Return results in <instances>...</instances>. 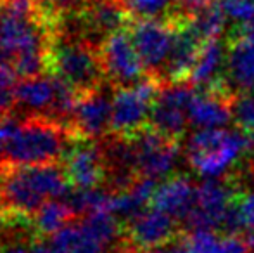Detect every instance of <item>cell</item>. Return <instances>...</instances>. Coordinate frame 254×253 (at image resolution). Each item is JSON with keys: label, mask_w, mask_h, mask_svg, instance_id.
Listing matches in <instances>:
<instances>
[{"label": "cell", "mask_w": 254, "mask_h": 253, "mask_svg": "<svg viewBox=\"0 0 254 253\" xmlns=\"http://www.w3.org/2000/svg\"><path fill=\"white\" fill-rule=\"evenodd\" d=\"M51 240L56 243L61 253H109L106 247H102L99 241H95L80 222H71L59 233L51 236Z\"/></svg>", "instance_id": "cell-23"}, {"label": "cell", "mask_w": 254, "mask_h": 253, "mask_svg": "<svg viewBox=\"0 0 254 253\" xmlns=\"http://www.w3.org/2000/svg\"><path fill=\"white\" fill-rule=\"evenodd\" d=\"M173 17L177 21V33L163 71V80L164 84H187L206 42H202L201 37L190 28L187 16L173 14Z\"/></svg>", "instance_id": "cell-14"}, {"label": "cell", "mask_w": 254, "mask_h": 253, "mask_svg": "<svg viewBox=\"0 0 254 253\" xmlns=\"http://www.w3.org/2000/svg\"><path fill=\"white\" fill-rule=\"evenodd\" d=\"M223 0H175V5H178V9L182 10L180 14L184 16H192V14L199 12L202 9H207V7L218 5Z\"/></svg>", "instance_id": "cell-31"}, {"label": "cell", "mask_w": 254, "mask_h": 253, "mask_svg": "<svg viewBox=\"0 0 254 253\" xmlns=\"http://www.w3.org/2000/svg\"><path fill=\"white\" fill-rule=\"evenodd\" d=\"M69 139H74V135L67 127L45 116H28L0 149V170L63 162Z\"/></svg>", "instance_id": "cell-2"}, {"label": "cell", "mask_w": 254, "mask_h": 253, "mask_svg": "<svg viewBox=\"0 0 254 253\" xmlns=\"http://www.w3.org/2000/svg\"><path fill=\"white\" fill-rule=\"evenodd\" d=\"M170 253H190L185 247H180V248H173V250H170Z\"/></svg>", "instance_id": "cell-35"}, {"label": "cell", "mask_w": 254, "mask_h": 253, "mask_svg": "<svg viewBox=\"0 0 254 253\" xmlns=\"http://www.w3.org/2000/svg\"><path fill=\"white\" fill-rule=\"evenodd\" d=\"M189 24L195 33L201 37L202 42L218 40L223 35L225 28H227V16H225L221 5H213L202 9L199 12L187 16Z\"/></svg>", "instance_id": "cell-24"}, {"label": "cell", "mask_w": 254, "mask_h": 253, "mask_svg": "<svg viewBox=\"0 0 254 253\" xmlns=\"http://www.w3.org/2000/svg\"><path fill=\"white\" fill-rule=\"evenodd\" d=\"M63 163L74 189H95L106 182V165L99 141L71 139Z\"/></svg>", "instance_id": "cell-12"}, {"label": "cell", "mask_w": 254, "mask_h": 253, "mask_svg": "<svg viewBox=\"0 0 254 253\" xmlns=\"http://www.w3.org/2000/svg\"><path fill=\"white\" fill-rule=\"evenodd\" d=\"M0 253H30V250H28L23 243H10L5 250L0 252Z\"/></svg>", "instance_id": "cell-34"}, {"label": "cell", "mask_w": 254, "mask_h": 253, "mask_svg": "<svg viewBox=\"0 0 254 253\" xmlns=\"http://www.w3.org/2000/svg\"><path fill=\"white\" fill-rule=\"evenodd\" d=\"M30 253H61L51 238H37L31 241Z\"/></svg>", "instance_id": "cell-32"}, {"label": "cell", "mask_w": 254, "mask_h": 253, "mask_svg": "<svg viewBox=\"0 0 254 253\" xmlns=\"http://www.w3.org/2000/svg\"><path fill=\"white\" fill-rule=\"evenodd\" d=\"M69 191V179L57 163L0 170V210L10 217L33 219L45 203Z\"/></svg>", "instance_id": "cell-1"}, {"label": "cell", "mask_w": 254, "mask_h": 253, "mask_svg": "<svg viewBox=\"0 0 254 253\" xmlns=\"http://www.w3.org/2000/svg\"><path fill=\"white\" fill-rule=\"evenodd\" d=\"M227 58L228 42L220 38L206 42L189 82L199 88H213L227 84Z\"/></svg>", "instance_id": "cell-17"}, {"label": "cell", "mask_w": 254, "mask_h": 253, "mask_svg": "<svg viewBox=\"0 0 254 253\" xmlns=\"http://www.w3.org/2000/svg\"><path fill=\"white\" fill-rule=\"evenodd\" d=\"M239 182L235 180L209 179L195 191V201L185 219L190 231H218L223 227L228 208L239 194Z\"/></svg>", "instance_id": "cell-8"}, {"label": "cell", "mask_w": 254, "mask_h": 253, "mask_svg": "<svg viewBox=\"0 0 254 253\" xmlns=\"http://www.w3.org/2000/svg\"><path fill=\"white\" fill-rule=\"evenodd\" d=\"M56 77L40 75V77L24 78L16 87V109L28 113V116H45L49 118L56 101Z\"/></svg>", "instance_id": "cell-16"}, {"label": "cell", "mask_w": 254, "mask_h": 253, "mask_svg": "<svg viewBox=\"0 0 254 253\" xmlns=\"http://www.w3.org/2000/svg\"><path fill=\"white\" fill-rule=\"evenodd\" d=\"M49 71L76 90L78 95L101 88L106 82L99 51L85 37L56 31L49 54Z\"/></svg>", "instance_id": "cell-3"}, {"label": "cell", "mask_w": 254, "mask_h": 253, "mask_svg": "<svg viewBox=\"0 0 254 253\" xmlns=\"http://www.w3.org/2000/svg\"><path fill=\"white\" fill-rule=\"evenodd\" d=\"M130 139L133 142L138 177L157 180L170 175L180 153L178 141L164 137L151 125Z\"/></svg>", "instance_id": "cell-10"}, {"label": "cell", "mask_w": 254, "mask_h": 253, "mask_svg": "<svg viewBox=\"0 0 254 253\" xmlns=\"http://www.w3.org/2000/svg\"><path fill=\"white\" fill-rule=\"evenodd\" d=\"M164 82L149 73L133 87L116 88L113 94L111 132L120 137H135L151 123L152 106Z\"/></svg>", "instance_id": "cell-5"}, {"label": "cell", "mask_w": 254, "mask_h": 253, "mask_svg": "<svg viewBox=\"0 0 254 253\" xmlns=\"http://www.w3.org/2000/svg\"><path fill=\"white\" fill-rule=\"evenodd\" d=\"M154 192H156V180L138 177L128 189L116 192L111 198V213L118 219L131 220L135 215L144 212L149 201H152Z\"/></svg>", "instance_id": "cell-21"}, {"label": "cell", "mask_w": 254, "mask_h": 253, "mask_svg": "<svg viewBox=\"0 0 254 253\" xmlns=\"http://www.w3.org/2000/svg\"><path fill=\"white\" fill-rule=\"evenodd\" d=\"M251 153L248 132L202 128L187 144V160L202 177L216 179Z\"/></svg>", "instance_id": "cell-4"}, {"label": "cell", "mask_w": 254, "mask_h": 253, "mask_svg": "<svg viewBox=\"0 0 254 253\" xmlns=\"http://www.w3.org/2000/svg\"><path fill=\"white\" fill-rule=\"evenodd\" d=\"M49 16L61 19L64 14L80 10L88 0H35Z\"/></svg>", "instance_id": "cell-30"}, {"label": "cell", "mask_w": 254, "mask_h": 253, "mask_svg": "<svg viewBox=\"0 0 254 253\" xmlns=\"http://www.w3.org/2000/svg\"><path fill=\"white\" fill-rule=\"evenodd\" d=\"M17 75L10 66H0V120L16 109Z\"/></svg>", "instance_id": "cell-27"}, {"label": "cell", "mask_w": 254, "mask_h": 253, "mask_svg": "<svg viewBox=\"0 0 254 253\" xmlns=\"http://www.w3.org/2000/svg\"><path fill=\"white\" fill-rule=\"evenodd\" d=\"M113 99L107 97L101 87L78 97L76 108L71 120V130L74 137L87 141H102L111 130Z\"/></svg>", "instance_id": "cell-13"}, {"label": "cell", "mask_w": 254, "mask_h": 253, "mask_svg": "<svg viewBox=\"0 0 254 253\" xmlns=\"http://www.w3.org/2000/svg\"><path fill=\"white\" fill-rule=\"evenodd\" d=\"M232 120L241 130H254V90L237 92L232 102Z\"/></svg>", "instance_id": "cell-26"}, {"label": "cell", "mask_w": 254, "mask_h": 253, "mask_svg": "<svg viewBox=\"0 0 254 253\" xmlns=\"http://www.w3.org/2000/svg\"><path fill=\"white\" fill-rule=\"evenodd\" d=\"M99 58L104 77L116 88L133 87L149 75L128 28L114 31L104 38L99 45Z\"/></svg>", "instance_id": "cell-6"}, {"label": "cell", "mask_w": 254, "mask_h": 253, "mask_svg": "<svg viewBox=\"0 0 254 253\" xmlns=\"http://www.w3.org/2000/svg\"><path fill=\"white\" fill-rule=\"evenodd\" d=\"M184 247L190 253H251L253 243L242 234H221L214 231H192L185 236Z\"/></svg>", "instance_id": "cell-20"}, {"label": "cell", "mask_w": 254, "mask_h": 253, "mask_svg": "<svg viewBox=\"0 0 254 253\" xmlns=\"http://www.w3.org/2000/svg\"><path fill=\"white\" fill-rule=\"evenodd\" d=\"M194 94L195 90L190 85L164 84L154 101L149 125L164 137L180 141L187 123H190L189 106Z\"/></svg>", "instance_id": "cell-9"}, {"label": "cell", "mask_w": 254, "mask_h": 253, "mask_svg": "<svg viewBox=\"0 0 254 253\" xmlns=\"http://www.w3.org/2000/svg\"><path fill=\"white\" fill-rule=\"evenodd\" d=\"M125 7L128 9L131 17L138 19H161L163 16L170 14L173 16L171 7L175 0H123Z\"/></svg>", "instance_id": "cell-25"}, {"label": "cell", "mask_w": 254, "mask_h": 253, "mask_svg": "<svg viewBox=\"0 0 254 253\" xmlns=\"http://www.w3.org/2000/svg\"><path fill=\"white\" fill-rule=\"evenodd\" d=\"M175 219L157 208H145L125 226V245L130 253L159 250L177 238Z\"/></svg>", "instance_id": "cell-11"}, {"label": "cell", "mask_w": 254, "mask_h": 253, "mask_svg": "<svg viewBox=\"0 0 254 253\" xmlns=\"http://www.w3.org/2000/svg\"><path fill=\"white\" fill-rule=\"evenodd\" d=\"M195 191L197 187L192 186V182L184 175H175L171 179L164 180L159 187H156L152 198V206L171 219L185 220L190 213L195 201Z\"/></svg>", "instance_id": "cell-18"}, {"label": "cell", "mask_w": 254, "mask_h": 253, "mask_svg": "<svg viewBox=\"0 0 254 253\" xmlns=\"http://www.w3.org/2000/svg\"><path fill=\"white\" fill-rule=\"evenodd\" d=\"M235 92L223 84L213 88H199L189 106L190 123L202 128H221L232 120V102Z\"/></svg>", "instance_id": "cell-15"}, {"label": "cell", "mask_w": 254, "mask_h": 253, "mask_svg": "<svg viewBox=\"0 0 254 253\" xmlns=\"http://www.w3.org/2000/svg\"><path fill=\"white\" fill-rule=\"evenodd\" d=\"M227 84L232 90H254V44L235 35L228 42Z\"/></svg>", "instance_id": "cell-19"}, {"label": "cell", "mask_w": 254, "mask_h": 253, "mask_svg": "<svg viewBox=\"0 0 254 253\" xmlns=\"http://www.w3.org/2000/svg\"><path fill=\"white\" fill-rule=\"evenodd\" d=\"M147 253H170V252H166V250H152V252H147Z\"/></svg>", "instance_id": "cell-36"}, {"label": "cell", "mask_w": 254, "mask_h": 253, "mask_svg": "<svg viewBox=\"0 0 254 253\" xmlns=\"http://www.w3.org/2000/svg\"><path fill=\"white\" fill-rule=\"evenodd\" d=\"M74 220L76 215L64 199H51L33 215L31 226L40 238H51Z\"/></svg>", "instance_id": "cell-22"}, {"label": "cell", "mask_w": 254, "mask_h": 253, "mask_svg": "<svg viewBox=\"0 0 254 253\" xmlns=\"http://www.w3.org/2000/svg\"><path fill=\"white\" fill-rule=\"evenodd\" d=\"M221 9L237 30L254 23V0H223Z\"/></svg>", "instance_id": "cell-28"}, {"label": "cell", "mask_w": 254, "mask_h": 253, "mask_svg": "<svg viewBox=\"0 0 254 253\" xmlns=\"http://www.w3.org/2000/svg\"><path fill=\"white\" fill-rule=\"evenodd\" d=\"M10 226V219L9 215H7L5 212H2L0 210V238H3L7 234V229H9Z\"/></svg>", "instance_id": "cell-33"}, {"label": "cell", "mask_w": 254, "mask_h": 253, "mask_svg": "<svg viewBox=\"0 0 254 253\" xmlns=\"http://www.w3.org/2000/svg\"><path fill=\"white\" fill-rule=\"evenodd\" d=\"M237 206H239V213H241L244 233L248 234V240L254 245V191L239 192Z\"/></svg>", "instance_id": "cell-29"}, {"label": "cell", "mask_w": 254, "mask_h": 253, "mask_svg": "<svg viewBox=\"0 0 254 253\" xmlns=\"http://www.w3.org/2000/svg\"><path fill=\"white\" fill-rule=\"evenodd\" d=\"M138 56L147 73L163 80L164 66L170 58L177 33L175 17L168 19H138L128 28ZM164 82V80H163Z\"/></svg>", "instance_id": "cell-7"}]
</instances>
